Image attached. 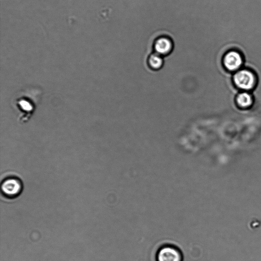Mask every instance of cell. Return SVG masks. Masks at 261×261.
Masks as SVG:
<instances>
[{
	"instance_id": "obj_1",
	"label": "cell",
	"mask_w": 261,
	"mask_h": 261,
	"mask_svg": "<svg viewBox=\"0 0 261 261\" xmlns=\"http://www.w3.org/2000/svg\"><path fill=\"white\" fill-rule=\"evenodd\" d=\"M0 185L1 196L7 200H13L18 197L23 189L20 177L13 172H7L3 174L1 178Z\"/></svg>"
},
{
	"instance_id": "obj_2",
	"label": "cell",
	"mask_w": 261,
	"mask_h": 261,
	"mask_svg": "<svg viewBox=\"0 0 261 261\" xmlns=\"http://www.w3.org/2000/svg\"><path fill=\"white\" fill-rule=\"evenodd\" d=\"M234 85L243 90H250L254 88L257 83V79L252 70L243 69L237 71L232 75Z\"/></svg>"
},
{
	"instance_id": "obj_3",
	"label": "cell",
	"mask_w": 261,
	"mask_h": 261,
	"mask_svg": "<svg viewBox=\"0 0 261 261\" xmlns=\"http://www.w3.org/2000/svg\"><path fill=\"white\" fill-rule=\"evenodd\" d=\"M180 251L174 246L164 245L161 247L156 254L157 261H182Z\"/></svg>"
},
{
	"instance_id": "obj_4",
	"label": "cell",
	"mask_w": 261,
	"mask_h": 261,
	"mask_svg": "<svg viewBox=\"0 0 261 261\" xmlns=\"http://www.w3.org/2000/svg\"><path fill=\"white\" fill-rule=\"evenodd\" d=\"M223 63L225 68L230 72L238 70L244 64L242 55L236 50L227 52L224 56Z\"/></svg>"
},
{
	"instance_id": "obj_5",
	"label": "cell",
	"mask_w": 261,
	"mask_h": 261,
	"mask_svg": "<svg viewBox=\"0 0 261 261\" xmlns=\"http://www.w3.org/2000/svg\"><path fill=\"white\" fill-rule=\"evenodd\" d=\"M155 53L162 56L170 54L173 48V43L169 37L161 36L157 38L153 45Z\"/></svg>"
},
{
	"instance_id": "obj_6",
	"label": "cell",
	"mask_w": 261,
	"mask_h": 261,
	"mask_svg": "<svg viewBox=\"0 0 261 261\" xmlns=\"http://www.w3.org/2000/svg\"><path fill=\"white\" fill-rule=\"evenodd\" d=\"M236 102L238 106L242 109H248L253 104V96L247 92L239 93L236 96Z\"/></svg>"
},
{
	"instance_id": "obj_7",
	"label": "cell",
	"mask_w": 261,
	"mask_h": 261,
	"mask_svg": "<svg viewBox=\"0 0 261 261\" xmlns=\"http://www.w3.org/2000/svg\"><path fill=\"white\" fill-rule=\"evenodd\" d=\"M18 99L17 101H16V105L17 104V109L19 112H21L25 115V120H26L29 118L33 111L32 101L30 100L28 101L24 98Z\"/></svg>"
},
{
	"instance_id": "obj_8",
	"label": "cell",
	"mask_w": 261,
	"mask_h": 261,
	"mask_svg": "<svg viewBox=\"0 0 261 261\" xmlns=\"http://www.w3.org/2000/svg\"><path fill=\"white\" fill-rule=\"evenodd\" d=\"M163 64L164 60L162 56L155 53L151 54L148 59V66L152 70L160 69Z\"/></svg>"
}]
</instances>
